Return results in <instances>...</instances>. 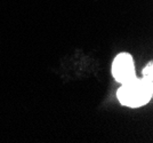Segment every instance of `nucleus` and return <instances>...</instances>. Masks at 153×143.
I'll use <instances>...</instances> for the list:
<instances>
[{"label": "nucleus", "instance_id": "1", "mask_svg": "<svg viewBox=\"0 0 153 143\" xmlns=\"http://www.w3.org/2000/svg\"><path fill=\"white\" fill-rule=\"evenodd\" d=\"M153 95V77H135L126 84H121L117 92V98L122 105L140 108L147 104Z\"/></svg>", "mask_w": 153, "mask_h": 143}, {"label": "nucleus", "instance_id": "2", "mask_svg": "<svg viewBox=\"0 0 153 143\" xmlns=\"http://www.w3.org/2000/svg\"><path fill=\"white\" fill-rule=\"evenodd\" d=\"M112 74L120 84H126L136 77L133 56L129 53H120L112 63Z\"/></svg>", "mask_w": 153, "mask_h": 143}, {"label": "nucleus", "instance_id": "3", "mask_svg": "<svg viewBox=\"0 0 153 143\" xmlns=\"http://www.w3.org/2000/svg\"><path fill=\"white\" fill-rule=\"evenodd\" d=\"M143 76H149V77H153V62L150 61L147 65L143 69V72H142Z\"/></svg>", "mask_w": 153, "mask_h": 143}]
</instances>
